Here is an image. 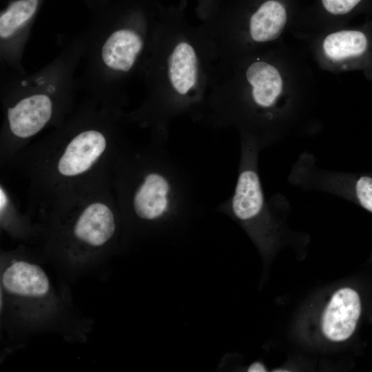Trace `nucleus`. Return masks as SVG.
Wrapping results in <instances>:
<instances>
[{"label":"nucleus","instance_id":"1","mask_svg":"<svg viewBox=\"0 0 372 372\" xmlns=\"http://www.w3.org/2000/svg\"><path fill=\"white\" fill-rule=\"evenodd\" d=\"M124 116L87 96L59 126L13 156L6 164L26 179L30 204L41 211L111 176L125 143Z\"/></svg>","mask_w":372,"mask_h":372},{"label":"nucleus","instance_id":"2","mask_svg":"<svg viewBox=\"0 0 372 372\" xmlns=\"http://www.w3.org/2000/svg\"><path fill=\"white\" fill-rule=\"evenodd\" d=\"M61 41L56 56L34 72L1 68L0 153L3 163L40 133L59 126L75 109L81 39L76 34Z\"/></svg>","mask_w":372,"mask_h":372},{"label":"nucleus","instance_id":"3","mask_svg":"<svg viewBox=\"0 0 372 372\" xmlns=\"http://www.w3.org/2000/svg\"><path fill=\"white\" fill-rule=\"evenodd\" d=\"M112 183L125 226L169 230L197 207L190 176L154 140L141 146L123 143L112 165Z\"/></svg>","mask_w":372,"mask_h":372},{"label":"nucleus","instance_id":"4","mask_svg":"<svg viewBox=\"0 0 372 372\" xmlns=\"http://www.w3.org/2000/svg\"><path fill=\"white\" fill-rule=\"evenodd\" d=\"M147 24L137 19L101 17L79 34L82 43L80 87L101 104L122 111L124 83L149 49Z\"/></svg>","mask_w":372,"mask_h":372},{"label":"nucleus","instance_id":"5","mask_svg":"<svg viewBox=\"0 0 372 372\" xmlns=\"http://www.w3.org/2000/svg\"><path fill=\"white\" fill-rule=\"evenodd\" d=\"M51 239L73 255L102 251L118 238L124 225L112 176L40 212Z\"/></svg>","mask_w":372,"mask_h":372},{"label":"nucleus","instance_id":"6","mask_svg":"<svg viewBox=\"0 0 372 372\" xmlns=\"http://www.w3.org/2000/svg\"><path fill=\"white\" fill-rule=\"evenodd\" d=\"M3 292L16 300L39 301L52 291L49 277L39 265L25 259H13L1 274Z\"/></svg>","mask_w":372,"mask_h":372},{"label":"nucleus","instance_id":"7","mask_svg":"<svg viewBox=\"0 0 372 372\" xmlns=\"http://www.w3.org/2000/svg\"><path fill=\"white\" fill-rule=\"evenodd\" d=\"M361 313V301L356 291L349 287L337 290L327 304L321 328L327 338L342 342L353 333Z\"/></svg>","mask_w":372,"mask_h":372},{"label":"nucleus","instance_id":"8","mask_svg":"<svg viewBox=\"0 0 372 372\" xmlns=\"http://www.w3.org/2000/svg\"><path fill=\"white\" fill-rule=\"evenodd\" d=\"M246 78L251 86V103L254 110L263 119L273 118V110L282 90V80L278 70L265 61L251 63L246 72Z\"/></svg>","mask_w":372,"mask_h":372},{"label":"nucleus","instance_id":"9","mask_svg":"<svg viewBox=\"0 0 372 372\" xmlns=\"http://www.w3.org/2000/svg\"><path fill=\"white\" fill-rule=\"evenodd\" d=\"M169 82L178 96L179 112L189 106L188 96L195 89L198 59L194 48L186 41L176 43L167 59Z\"/></svg>","mask_w":372,"mask_h":372},{"label":"nucleus","instance_id":"10","mask_svg":"<svg viewBox=\"0 0 372 372\" xmlns=\"http://www.w3.org/2000/svg\"><path fill=\"white\" fill-rule=\"evenodd\" d=\"M286 21L287 12L284 6L277 0H267L250 18V36L258 42L273 41L280 36Z\"/></svg>","mask_w":372,"mask_h":372},{"label":"nucleus","instance_id":"11","mask_svg":"<svg viewBox=\"0 0 372 372\" xmlns=\"http://www.w3.org/2000/svg\"><path fill=\"white\" fill-rule=\"evenodd\" d=\"M322 46L329 58L340 61L362 54L367 48V39L362 32L343 30L329 34Z\"/></svg>","mask_w":372,"mask_h":372},{"label":"nucleus","instance_id":"12","mask_svg":"<svg viewBox=\"0 0 372 372\" xmlns=\"http://www.w3.org/2000/svg\"><path fill=\"white\" fill-rule=\"evenodd\" d=\"M361 0H322L324 9L331 14L339 15L350 12Z\"/></svg>","mask_w":372,"mask_h":372},{"label":"nucleus","instance_id":"13","mask_svg":"<svg viewBox=\"0 0 372 372\" xmlns=\"http://www.w3.org/2000/svg\"><path fill=\"white\" fill-rule=\"evenodd\" d=\"M248 372H265L267 371L266 366L260 362H255L250 364L247 369Z\"/></svg>","mask_w":372,"mask_h":372}]
</instances>
